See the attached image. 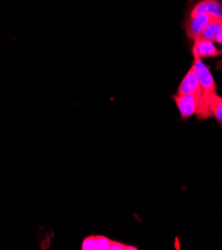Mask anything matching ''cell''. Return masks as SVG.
Listing matches in <instances>:
<instances>
[{
    "label": "cell",
    "instance_id": "cell-1",
    "mask_svg": "<svg viewBox=\"0 0 222 250\" xmlns=\"http://www.w3.org/2000/svg\"><path fill=\"white\" fill-rule=\"evenodd\" d=\"M215 17L209 14H204V13L185 15V18L183 21V28L185 30L187 37L192 41L200 38L202 32L204 31V29L207 27V25Z\"/></svg>",
    "mask_w": 222,
    "mask_h": 250
},
{
    "label": "cell",
    "instance_id": "cell-2",
    "mask_svg": "<svg viewBox=\"0 0 222 250\" xmlns=\"http://www.w3.org/2000/svg\"><path fill=\"white\" fill-rule=\"evenodd\" d=\"M185 15L209 14L215 18H222V0H188Z\"/></svg>",
    "mask_w": 222,
    "mask_h": 250
},
{
    "label": "cell",
    "instance_id": "cell-3",
    "mask_svg": "<svg viewBox=\"0 0 222 250\" xmlns=\"http://www.w3.org/2000/svg\"><path fill=\"white\" fill-rule=\"evenodd\" d=\"M194 60L192 63V68L195 71V74L197 78L200 80L201 86H202V94H209L211 92H215L217 89V86L215 84L214 78L212 76V74L209 70V68L203 63L202 59L193 54Z\"/></svg>",
    "mask_w": 222,
    "mask_h": 250
},
{
    "label": "cell",
    "instance_id": "cell-4",
    "mask_svg": "<svg viewBox=\"0 0 222 250\" xmlns=\"http://www.w3.org/2000/svg\"><path fill=\"white\" fill-rule=\"evenodd\" d=\"M202 94H191V95H179L172 97L177 104V107L181 113L182 120H187L189 117L196 114L200 107Z\"/></svg>",
    "mask_w": 222,
    "mask_h": 250
},
{
    "label": "cell",
    "instance_id": "cell-5",
    "mask_svg": "<svg viewBox=\"0 0 222 250\" xmlns=\"http://www.w3.org/2000/svg\"><path fill=\"white\" fill-rule=\"evenodd\" d=\"M192 54L200 56L202 59L209 57H217L222 55V50H219L213 41L204 38H197L193 41Z\"/></svg>",
    "mask_w": 222,
    "mask_h": 250
},
{
    "label": "cell",
    "instance_id": "cell-6",
    "mask_svg": "<svg viewBox=\"0 0 222 250\" xmlns=\"http://www.w3.org/2000/svg\"><path fill=\"white\" fill-rule=\"evenodd\" d=\"M202 86L200 83L199 78H197L194 69L191 68L187 71L185 76L182 80L179 89L178 94L179 95H191V94H202Z\"/></svg>",
    "mask_w": 222,
    "mask_h": 250
},
{
    "label": "cell",
    "instance_id": "cell-7",
    "mask_svg": "<svg viewBox=\"0 0 222 250\" xmlns=\"http://www.w3.org/2000/svg\"><path fill=\"white\" fill-rule=\"evenodd\" d=\"M207 102L212 116L220 125H222V98L216 91L211 92L207 95Z\"/></svg>",
    "mask_w": 222,
    "mask_h": 250
},
{
    "label": "cell",
    "instance_id": "cell-8",
    "mask_svg": "<svg viewBox=\"0 0 222 250\" xmlns=\"http://www.w3.org/2000/svg\"><path fill=\"white\" fill-rule=\"evenodd\" d=\"M219 25H220V18H214L208 25L207 27L204 29V31L202 34V38L211 40L214 42L215 37L217 35L218 29H219Z\"/></svg>",
    "mask_w": 222,
    "mask_h": 250
},
{
    "label": "cell",
    "instance_id": "cell-9",
    "mask_svg": "<svg viewBox=\"0 0 222 250\" xmlns=\"http://www.w3.org/2000/svg\"><path fill=\"white\" fill-rule=\"evenodd\" d=\"M112 240L103 235H97V250H110Z\"/></svg>",
    "mask_w": 222,
    "mask_h": 250
},
{
    "label": "cell",
    "instance_id": "cell-10",
    "mask_svg": "<svg viewBox=\"0 0 222 250\" xmlns=\"http://www.w3.org/2000/svg\"><path fill=\"white\" fill-rule=\"evenodd\" d=\"M82 250H97V235H90L83 240Z\"/></svg>",
    "mask_w": 222,
    "mask_h": 250
},
{
    "label": "cell",
    "instance_id": "cell-11",
    "mask_svg": "<svg viewBox=\"0 0 222 250\" xmlns=\"http://www.w3.org/2000/svg\"><path fill=\"white\" fill-rule=\"evenodd\" d=\"M110 250H138V248L132 245H127L121 242L112 240Z\"/></svg>",
    "mask_w": 222,
    "mask_h": 250
},
{
    "label": "cell",
    "instance_id": "cell-12",
    "mask_svg": "<svg viewBox=\"0 0 222 250\" xmlns=\"http://www.w3.org/2000/svg\"><path fill=\"white\" fill-rule=\"evenodd\" d=\"M214 42H216V43H218V44H221V45H222V18L220 19L219 29H218V32H217V35H216V37H215Z\"/></svg>",
    "mask_w": 222,
    "mask_h": 250
}]
</instances>
